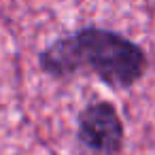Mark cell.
I'll return each instance as SVG.
<instances>
[{
    "label": "cell",
    "instance_id": "obj_1",
    "mask_svg": "<svg viewBox=\"0 0 155 155\" xmlns=\"http://www.w3.org/2000/svg\"><path fill=\"white\" fill-rule=\"evenodd\" d=\"M38 64L53 79L94 74L113 89L132 87L149 70L140 45L104 28H83L53 41L41 51Z\"/></svg>",
    "mask_w": 155,
    "mask_h": 155
},
{
    "label": "cell",
    "instance_id": "obj_2",
    "mask_svg": "<svg viewBox=\"0 0 155 155\" xmlns=\"http://www.w3.org/2000/svg\"><path fill=\"white\" fill-rule=\"evenodd\" d=\"M77 136L79 142L94 155H119L125 130L117 108L110 102H94L81 110Z\"/></svg>",
    "mask_w": 155,
    "mask_h": 155
}]
</instances>
